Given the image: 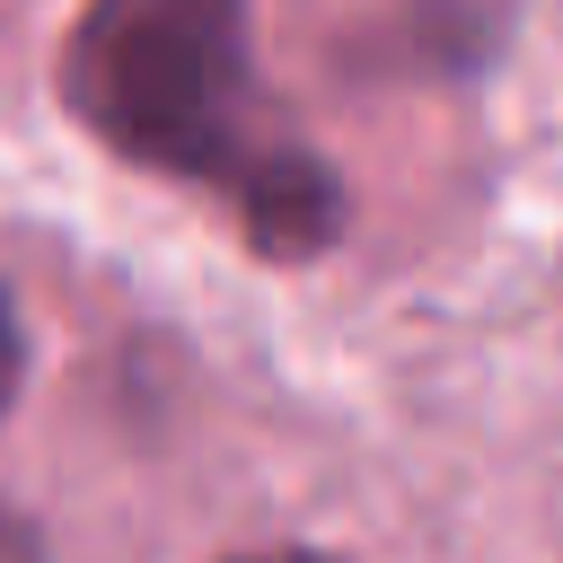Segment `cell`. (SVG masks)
<instances>
[{"instance_id":"cell-1","label":"cell","mask_w":563,"mask_h":563,"mask_svg":"<svg viewBox=\"0 0 563 563\" xmlns=\"http://www.w3.org/2000/svg\"><path fill=\"white\" fill-rule=\"evenodd\" d=\"M62 106L123 167L220 194L273 264L325 255L352 220L334 158L255 79L246 0H88L62 35Z\"/></svg>"},{"instance_id":"cell-2","label":"cell","mask_w":563,"mask_h":563,"mask_svg":"<svg viewBox=\"0 0 563 563\" xmlns=\"http://www.w3.org/2000/svg\"><path fill=\"white\" fill-rule=\"evenodd\" d=\"M18 378H26V334H18V308L0 290V413L18 405Z\"/></svg>"},{"instance_id":"cell-3","label":"cell","mask_w":563,"mask_h":563,"mask_svg":"<svg viewBox=\"0 0 563 563\" xmlns=\"http://www.w3.org/2000/svg\"><path fill=\"white\" fill-rule=\"evenodd\" d=\"M229 563H334V554H308V545H282V554H229Z\"/></svg>"}]
</instances>
